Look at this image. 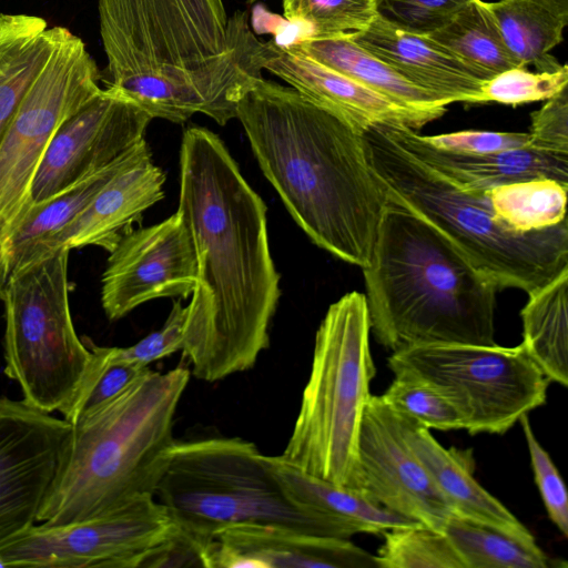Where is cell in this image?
I'll return each mask as SVG.
<instances>
[{
    "instance_id": "obj_1",
    "label": "cell",
    "mask_w": 568,
    "mask_h": 568,
    "mask_svg": "<svg viewBox=\"0 0 568 568\" xmlns=\"http://www.w3.org/2000/svg\"><path fill=\"white\" fill-rule=\"evenodd\" d=\"M266 211L220 136L185 129L176 212L193 243L197 276L182 352L191 375L204 382L252 368L268 347L281 290Z\"/></svg>"
},
{
    "instance_id": "obj_2",
    "label": "cell",
    "mask_w": 568,
    "mask_h": 568,
    "mask_svg": "<svg viewBox=\"0 0 568 568\" xmlns=\"http://www.w3.org/2000/svg\"><path fill=\"white\" fill-rule=\"evenodd\" d=\"M236 119L297 225L318 247L366 267L388 197L364 133L263 77L241 97Z\"/></svg>"
},
{
    "instance_id": "obj_3",
    "label": "cell",
    "mask_w": 568,
    "mask_h": 568,
    "mask_svg": "<svg viewBox=\"0 0 568 568\" xmlns=\"http://www.w3.org/2000/svg\"><path fill=\"white\" fill-rule=\"evenodd\" d=\"M371 331L392 353L426 344H495L497 287L419 214L388 199L362 268Z\"/></svg>"
},
{
    "instance_id": "obj_4",
    "label": "cell",
    "mask_w": 568,
    "mask_h": 568,
    "mask_svg": "<svg viewBox=\"0 0 568 568\" xmlns=\"http://www.w3.org/2000/svg\"><path fill=\"white\" fill-rule=\"evenodd\" d=\"M191 371H142L72 426L69 454L37 523L65 525L154 496Z\"/></svg>"
},
{
    "instance_id": "obj_5",
    "label": "cell",
    "mask_w": 568,
    "mask_h": 568,
    "mask_svg": "<svg viewBox=\"0 0 568 568\" xmlns=\"http://www.w3.org/2000/svg\"><path fill=\"white\" fill-rule=\"evenodd\" d=\"M371 166L387 197L444 233L497 290L527 294L568 270V223L519 233L495 216L485 192L465 190L404 149L384 124L364 132Z\"/></svg>"
},
{
    "instance_id": "obj_6",
    "label": "cell",
    "mask_w": 568,
    "mask_h": 568,
    "mask_svg": "<svg viewBox=\"0 0 568 568\" xmlns=\"http://www.w3.org/2000/svg\"><path fill=\"white\" fill-rule=\"evenodd\" d=\"M179 531L209 555L216 535L267 525L348 539L337 523L296 501L255 444L239 437L176 442L154 493Z\"/></svg>"
},
{
    "instance_id": "obj_7",
    "label": "cell",
    "mask_w": 568,
    "mask_h": 568,
    "mask_svg": "<svg viewBox=\"0 0 568 568\" xmlns=\"http://www.w3.org/2000/svg\"><path fill=\"white\" fill-rule=\"evenodd\" d=\"M366 296L353 291L331 304L316 335L308 381L283 459L348 487L357 467L361 424L376 374Z\"/></svg>"
},
{
    "instance_id": "obj_8",
    "label": "cell",
    "mask_w": 568,
    "mask_h": 568,
    "mask_svg": "<svg viewBox=\"0 0 568 568\" xmlns=\"http://www.w3.org/2000/svg\"><path fill=\"white\" fill-rule=\"evenodd\" d=\"M69 255L60 248L30 264L9 278L0 297L4 374L27 404L50 414L72 396L91 358L71 316Z\"/></svg>"
},
{
    "instance_id": "obj_9",
    "label": "cell",
    "mask_w": 568,
    "mask_h": 568,
    "mask_svg": "<svg viewBox=\"0 0 568 568\" xmlns=\"http://www.w3.org/2000/svg\"><path fill=\"white\" fill-rule=\"evenodd\" d=\"M109 84L142 73L187 81L212 72L245 11L223 0H98Z\"/></svg>"
},
{
    "instance_id": "obj_10",
    "label": "cell",
    "mask_w": 568,
    "mask_h": 568,
    "mask_svg": "<svg viewBox=\"0 0 568 568\" xmlns=\"http://www.w3.org/2000/svg\"><path fill=\"white\" fill-rule=\"evenodd\" d=\"M394 374L436 387L458 412L470 435L507 433L521 416L542 406L550 381L523 343L426 344L392 353Z\"/></svg>"
},
{
    "instance_id": "obj_11",
    "label": "cell",
    "mask_w": 568,
    "mask_h": 568,
    "mask_svg": "<svg viewBox=\"0 0 568 568\" xmlns=\"http://www.w3.org/2000/svg\"><path fill=\"white\" fill-rule=\"evenodd\" d=\"M84 42L67 30L0 139V246L31 205L32 183L62 123L100 91Z\"/></svg>"
},
{
    "instance_id": "obj_12",
    "label": "cell",
    "mask_w": 568,
    "mask_h": 568,
    "mask_svg": "<svg viewBox=\"0 0 568 568\" xmlns=\"http://www.w3.org/2000/svg\"><path fill=\"white\" fill-rule=\"evenodd\" d=\"M178 530L154 496H142L80 521L37 523L2 545L0 559L4 568L150 567Z\"/></svg>"
},
{
    "instance_id": "obj_13",
    "label": "cell",
    "mask_w": 568,
    "mask_h": 568,
    "mask_svg": "<svg viewBox=\"0 0 568 568\" xmlns=\"http://www.w3.org/2000/svg\"><path fill=\"white\" fill-rule=\"evenodd\" d=\"M71 438L63 418L0 396V547L37 524Z\"/></svg>"
},
{
    "instance_id": "obj_14",
    "label": "cell",
    "mask_w": 568,
    "mask_h": 568,
    "mask_svg": "<svg viewBox=\"0 0 568 568\" xmlns=\"http://www.w3.org/2000/svg\"><path fill=\"white\" fill-rule=\"evenodd\" d=\"M151 120L119 88L100 89L53 135L32 183L31 205L116 160L145 139Z\"/></svg>"
},
{
    "instance_id": "obj_15",
    "label": "cell",
    "mask_w": 568,
    "mask_h": 568,
    "mask_svg": "<svg viewBox=\"0 0 568 568\" xmlns=\"http://www.w3.org/2000/svg\"><path fill=\"white\" fill-rule=\"evenodd\" d=\"M349 488L375 504L443 531L452 507L407 445L396 413L371 395L362 419Z\"/></svg>"
},
{
    "instance_id": "obj_16",
    "label": "cell",
    "mask_w": 568,
    "mask_h": 568,
    "mask_svg": "<svg viewBox=\"0 0 568 568\" xmlns=\"http://www.w3.org/2000/svg\"><path fill=\"white\" fill-rule=\"evenodd\" d=\"M109 253L101 304L110 321L152 300L186 298L195 288V252L178 212L160 223L131 229Z\"/></svg>"
},
{
    "instance_id": "obj_17",
    "label": "cell",
    "mask_w": 568,
    "mask_h": 568,
    "mask_svg": "<svg viewBox=\"0 0 568 568\" xmlns=\"http://www.w3.org/2000/svg\"><path fill=\"white\" fill-rule=\"evenodd\" d=\"M263 70L285 81L304 98L364 133L379 124H403L414 131L436 120L400 106L354 79L310 58L291 44L263 42Z\"/></svg>"
},
{
    "instance_id": "obj_18",
    "label": "cell",
    "mask_w": 568,
    "mask_h": 568,
    "mask_svg": "<svg viewBox=\"0 0 568 568\" xmlns=\"http://www.w3.org/2000/svg\"><path fill=\"white\" fill-rule=\"evenodd\" d=\"M209 568H378L375 555L348 539L267 525H237L220 531Z\"/></svg>"
},
{
    "instance_id": "obj_19",
    "label": "cell",
    "mask_w": 568,
    "mask_h": 568,
    "mask_svg": "<svg viewBox=\"0 0 568 568\" xmlns=\"http://www.w3.org/2000/svg\"><path fill=\"white\" fill-rule=\"evenodd\" d=\"M165 174L151 150L116 172L92 201L49 243L45 257L60 248L99 246L111 252L143 212L164 196Z\"/></svg>"
},
{
    "instance_id": "obj_20",
    "label": "cell",
    "mask_w": 568,
    "mask_h": 568,
    "mask_svg": "<svg viewBox=\"0 0 568 568\" xmlns=\"http://www.w3.org/2000/svg\"><path fill=\"white\" fill-rule=\"evenodd\" d=\"M351 39L448 104L483 103V81L427 34L406 30L378 13L364 31Z\"/></svg>"
},
{
    "instance_id": "obj_21",
    "label": "cell",
    "mask_w": 568,
    "mask_h": 568,
    "mask_svg": "<svg viewBox=\"0 0 568 568\" xmlns=\"http://www.w3.org/2000/svg\"><path fill=\"white\" fill-rule=\"evenodd\" d=\"M384 125L409 153L465 190L486 192L501 184L534 178H549L568 184V154L529 145L484 154L453 152L432 145L406 125Z\"/></svg>"
},
{
    "instance_id": "obj_22",
    "label": "cell",
    "mask_w": 568,
    "mask_h": 568,
    "mask_svg": "<svg viewBox=\"0 0 568 568\" xmlns=\"http://www.w3.org/2000/svg\"><path fill=\"white\" fill-rule=\"evenodd\" d=\"M396 415L407 445L444 495L454 515L495 527L521 541L536 542L527 527L476 481L469 452L446 449L428 428L406 416Z\"/></svg>"
},
{
    "instance_id": "obj_23",
    "label": "cell",
    "mask_w": 568,
    "mask_h": 568,
    "mask_svg": "<svg viewBox=\"0 0 568 568\" xmlns=\"http://www.w3.org/2000/svg\"><path fill=\"white\" fill-rule=\"evenodd\" d=\"M151 150L146 140L55 196L32 204L0 246V297L9 278L45 257L49 243L92 201L122 168Z\"/></svg>"
},
{
    "instance_id": "obj_24",
    "label": "cell",
    "mask_w": 568,
    "mask_h": 568,
    "mask_svg": "<svg viewBox=\"0 0 568 568\" xmlns=\"http://www.w3.org/2000/svg\"><path fill=\"white\" fill-rule=\"evenodd\" d=\"M287 44L400 106L435 119L446 112V101L415 85L351 38L301 36Z\"/></svg>"
},
{
    "instance_id": "obj_25",
    "label": "cell",
    "mask_w": 568,
    "mask_h": 568,
    "mask_svg": "<svg viewBox=\"0 0 568 568\" xmlns=\"http://www.w3.org/2000/svg\"><path fill=\"white\" fill-rule=\"evenodd\" d=\"M266 459L293 499L337 523L349 537L362 532L382 534L393 527L420 524L375 504L355 489L314 477L281 456L266 455Z\"/></svg>"
},
{
    "instance_id": "obj_26",
    "label": "cell",
    "mask_w": 568,
    "mask_h": 568,
    "mask_svg": "<svg viewBox=\"0 0 568 568\" xmlns=\"http://www.w3.org/2000/svg\"><path fill=\"white\" fill-rule=\"evenodd\" d=\"M67 30L36 16L0 13V139Z\"/></svg>"
},
{
    "instance_id": "obj_27",
    "label": "cell",
    "mask_w": 568,
    "mask_h": 568,
    "mask_svg": "<svg viewBox=\"0 0 568 568\" xmlns=\"http://www.w3.org/2000/svg\"><path fill=\"white\" fill-rule=\"evenodd\" d=\"M568 270L528 294L523 345L550 382L568 386Z\"/></svg>"
},
{
    "instance_id": "obj_28",
    "label": "cell",
    "mask_w": 568,
    "mask_h": 568,
    "mask_svg": "<svg viewBox=\"0 0 568 568\" xmlns=\"http://www.w3.org/2000/svg\"><path fill=\"white\" fill-rule=\"evenodd\" d=\"M503 40L519 67L538 72L562 67L550 51L561 43L567 21L537 0L485 2Z\"/></svg>"
},
{
    "instance_id": "obj_29",
    "label": "cell",
    "mask_w": 568,
    "mask_h": 568,
    "mask_svg": "<svg viewBox=\"0 0 568 568\" xmlns=\"http://www.w3.org/2000/svg\"><path fill=\"white\" fill-rule=\"evenodd\" d=\"M427 36L481 81L519 67L483 0H473Z\"/></svg>"
},
{
    "instance_id": "obj_30",
    "label": "cell",
    "mask_w": 568,
    "mask_h": 568,
    "mask_svg": "<svg viewBox=\"0 0 568 568\" xmlns=\"http://www.w3.org/2000/svg\"><path fill=\"white\" fill-rule=\"evenodd\" d=\"M466 568H551L536 542L521 541L495 527L453 515L444 530Z\"/></svg>"
},
{
    "instance_id": "obj_31",
    "label": "cell",
    "mask_w": 568,
    "mask_h": 568,
    "mask_svg": "<svg viewBox=\"0 0 568 568\" xmlns=\"http://www.w3.org/2000/svg\"><path fill=\"white\" fill-rule=\"evenodd\" d=\"M568 184L534 178L486 191L496 219L510 231L526 233L555 226L566 217Z\"/></svg>"
},
{
    "instance_id": "obj_32",
    "label": "cell",
    "mask_w": 568,
    "mask_h": 568,
    "mask_svg": "<svg viewBox=\"0 0 568 568\" xmlns=\"http://www.w3.org/2000/svg\"><path fill=\"white\" fill-rule=\"evenodd\" d=\"M382 535L384 542L375 555L378 568H466L444 531L414 524Z\"/></svg>"
},
{
    "instance_id": "obj_33",
    "label": "cell",
    "mask_w": 568,
    "mask_h": 568,
    "mask_svg": "<svg viewBox=\"0 0 568 568\" xmlns=\"http://www.w3.org/2000/svg\"><path fill=\"white\" fill-rule=\"evenodd\" d=\"M84 342L91 351L89 365L72 396L58 410L70 425L118 395L146 368L118 358L115 347Z\"/></svg>"
},
{
    "instance_id": "obj_34",
    "label": "cell",
    "mask_w": 568,
    "mask_h": 568,
    "mask_svg": "<svg viewBox=\"0 0 568 568\" xmlns=\"http://www.w3.org/2000/svg\"><path fill=\"white\" fill-rule=\"evenodd\" d=\"M282 3L285 19L301 27L302 36L318 38H352L378 14L377 0H282Z\"/></svg>"
},
{
    "instance_id": "obj_35",
    "label": "cell",
    "mask_w": 568,
    "mask_h": 568,
    "mask_svg": "<svg viewBox=\"0 0 568 568\" xmlns=\"http://www.w3.org/2000/svg\"><path fill=\"white\" fill-rule=\"evenodd\" d=\"M394 375L392 384L381 397L395 413L428 429L463 428L458 412L436 387L408 374Z\"/></svg>"
},
{
    "instance_id": "obj_36",
    "label": "cell",
    "mask_w": 568,
    "mask_h": 568,
    "mask_svg": "<svg viewBox=\"0 0 568 568\" xmlns=\"http://www.w3.org/2000/svg\"><path fill=\"white\" fill-rule=\"evenodd\" d=\"M568 87V67L549 72H529L526 67H514L483 81V103L497 102L518 105L548 100Z\"/></svg>"
},
{
    "instance_id": "obj_37",
    "label": "cell",
    "mask_w": 568,
    "mask_h": 568,
    "mask_svg": "<svg viewBox=\"0 0 568 568\" xmlns=\"http://www.w3.org/2000/svg\"><path fill=\"white\" fill-rule=\"evenodd\" d=\"M534 471L536 485L550 520L568 536V495L564 480L546 449L536 438L528 414L519 419Z\"/></svg>"
},
{
    "instance_id": "obj_38",
    "label": "cell",
    "mask_w": 568,
    "mask_h": 568,
    "mask_svg": "<svg viewBox=\"0 0 568 568\" xmlns=\"http://www.w3.org/2000/svg\"><path fill=\"white\" fill-rule=\"evenodd\" d=\"M473 0H377L381 16L393 23L428 34L447 23Z\"/></svg>"
},
{
    "instance_id": "obj_39",
    "label": "cell",
    "mask_w": 568,
    "mask_h": 568,
    "mask_svg": "<svg viewBox=\"0 0 568 568\" xmlns=\"http://www.w3.org/2000/svg\"><path fill=\"white\" fill-rule=\"evenodd\" d=\"M186 317L187 306H183L181 300L175 301L160 329L131 346L115 347L116 357L144 368L154 361L182 351Z\"/></svg>"
},
{
    "instance_id": "obj_40",
    "label": "cell",
    "mask_w": 568,
    "mask_h": 568,
    "mask_svg": "<svg viewBox=\"0 0 568 568\" xmlns=\"http://www.w3.org/2000/svg\"><path fill=\"white\" fill-rule=\"evenodd\" d=\"M528 145L568 154V87L531 113Z\"/></svg>"
},
{
    "instance_id": "obj_41",
    "label": "cell",
    "mask_w": 568,
    "mask_h": 568,
    "mask_svg": "<svg viewBox=\"0 0 568 568\" xmlns=\"http://www.w3.org/2000/svg\"><path fill=\"white\" fill-rule=\"evenodd\" d=\"M432 145L447 151L484 154L527 146L528 132L465 130L438 135H423Z\"/></svg>"
},
{
    "instance_id": "obj_42",
    "label": "cell",
    "mask_w": 568,
    "mask_h": 568,
    "mask_svg": "<svg viewBox=\"0 0 568 568\" xmlns=\"http://www.w3.org/2000/svg\"><path fill=\"white\" fill-rule=\"evenodd\" d=\"M568 22V0H537Z\"/></svg>"
}]
</instances>
